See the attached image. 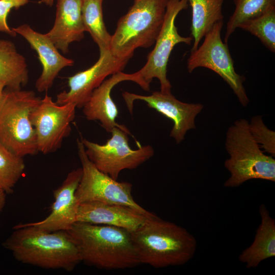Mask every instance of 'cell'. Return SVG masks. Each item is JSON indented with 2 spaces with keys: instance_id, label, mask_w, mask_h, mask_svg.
Returning a JSON list of instances; mask_svg holds the SVG:
<instances>
[{
  "instance_id": "6da1fadb",
  "label": "cell",
  "mask_w": 275,
  "mask_h": 275,
  "mask_svg": "<svg viewBox=\"0 0 275 275\" xmlns=\"http://www.w3.org/2000/svg\"><path fill=\"white\" fill-rule=\"evenodd\" d=\"M3 246L21 263L45 269L72 271L81 262L78 250L66 231H48L19 224Z\"/></svg>"
},
{
  "instance_id": "7a4b0ae2",
  "label": "cell",
  "mask_w": 275,
  "mask_h": 275,
  "mask_svg": "<svg viewBox=\"0 0 275 275\" xmlns=\"http://www.w3.org/2000/svg\"><path fill=\"white\" fill-rule=\"evenodd\" d=\"M81 261L106 270L124 269L140 264L131 232L118 227L75 222L66 231Z\"/></svg>"
},
{
  "instance_id": "3957f363",
  "label": "cell",
  "mask_w": 275,
  "mask_h": 275,
  "mask_svg": "<svg viewBox=\"0 0 275 275\" xmlns=\"http://www.w3.org/2000/svg\"><path fill=\"white\" fill-rule=\"evenodd\" d=\"M131 234L140 263L155 268L184 265L197 249L196 238L186 229L155 214Z\"/></svg>"
},
{
  "instance_id": "277c9868",
  "label": "cell",
  "mask_w": 275,
  "mask_h": 275,
  "mask_svg": "<svg viewBox=\"0 0 275 275\" xmlns=\"http://www.w3.org/2000/svg\"><path fill=\"white\" fill-rule=\"evenodd\" d=\"M225 146L230 158L225 161V167L231 174L224 183L225 187H238L254 179L275 181V159L261 150L246 120H236L229 127Z\"/></svg>"
},
{
  "instance_id": "5b68a950",
  "label": "cell",
  "mask_w": 275,
  "mask_h": 275,
  "mask_svg": "<svg viewBox=\"0 0 275 275\" xmlns=\"http://www.w3.org/2000/svg\"><path fill=\"white\" fill-rule=\"evenodd\" d=\"M169 1L135 0L118 22L112 35L111 52L129 60L136 48L153 45L162 28Z\"/></svg>"
},
{
  "instance_id": "8992f818",
  "label": "cell",
  "mask_w": 275,
  "mask_h": 275,
  "mask_svg": "<svg viewBox=\"0 0 275 275\" xmlns=\"http://www.w3.org/2000/svg\"><path fill=\"white\" fill-rule=\"evenodd\" d=\"M41 98L30 90H4L0 102V144L23 157L38 152L31 115Z\"/></svg>"
},
{
  "instance_id": "52a82bcc",
  "label": "cell",
  "mask_w": 275,
  "mask_h": 275,
  "mask_svg": "<svg viewBox=\"0 0 275 275\" xmlns=\"http://www.w3.org/2000/svg\"><path fill=\"white\" fill-rule=\"evenodd\" d=\"M188 0H169L167 6L163 23L155 42L153 50L147 56L145 65L136 73L141 82V87L145 91L150 90L151 82L157 78L160 84V91L171 93L172 86L167 78V65L171 53L174 46L183 43L190 45L191 36L179 35L175 25V20L180 11L188 7Z\"/></svg>"
},
{
  "instance_id": "ba28073f",
  "label": "cell",
  "mask_w": 275,
  "mask_h": 275,
  "mask_svg": "<svg viewBox=\"0 0 275 275\" xmlns=\"http://www.w3.org/2000/svg\"><path fill=\"white\" fill-rule=\"evenodd\" d=\"M76 143L82 171L75 192L79 204L94 201L123 205L147 216L154 214L146 210L134 201L131 194V183L118 182L100 171L87 156L81 139H77Z\"/></svg>"
},
{
  "instance_id": "9c48e42d",
  "label": "cell",
  "mask_w": 275,
  "mask_h": 275,
  "mask_svg": "<svg viewBox=\"0 0 275 275\" xmlns=\"http://www.w3.org/2000/svg\"><path fill=\"white\" fill-rule=\"evenodd\" d=\"M111 138L100 145L81 138L85 152L95 166L101 172L117 180L120 173L133 170L150 159L154 153L150 145L132 149L128 144V133L115 127L110 132Z\"/></svg>"
},
{
  "instance_id": "30bf717a",
  "label": "cell",
  "mask_w": 275,
  "mask_h": 275,
  "mask_svg": "<svg viewBox=\"0 0 275 275\" xmlns=\"http://www.w3.org/2000/svg\"><path fill=\"white\" fill-rule=\"evenodd\" d=\"M223 24V20L216 22L204 37L203 43L191 52L187 69L189 73L198 67L215 72L230 86L241 104L246 106L249 99L243 86L245 78L236 72L228 45L222 40Z\"/></svg>"
},
{
  "instance_id": "8fae6325",
  "label": "cell",
  "mask_w": 275,
  "mask_h": 275,
  "mask_svg": "<svg viewBox=\"0 0 275 275\" xmlns=\"http://www.w3.org/2000/svg\"><path fill=\"white\" fill-rule=\"evenodd\" d=\"M76 108L72 103L58 104L45 94L30 117L35 130L38 152L47 154L61 147L64 139L70 134Z\"/></svg>"
},
{
  "instance_id": "7c38bea8",
  "label": "cell",
  "mask_w": 275,
  "mask_h": 275,
  "mask_svg": "<svg viewBox=\"0 0 275 275\" xmlns=\"http://www.w3.org/2000/svg\"><path fill=\"white\" fill-rule=\"evenodd\" d=\"M128 61L116 57L109 49L100 52L98 61L93 66L68 78L69 89L58 94L56 102L61 105L72 103L77 108H82L105 78L122 71Z\"/></svg>"
},
{
  "instance_id": "4fadbf2b",
  "label": "cell",
  "mask_w": 275,
  "mask_h": 275,
  "mask_svg": "<svg viewBox=\"0 0 275 275\" xmlns=\"http://www.w3.org/2000/svg\"><path fill=\"white\" fill-rule=\"evenodd\" d=\"M122 96L131 114L133 102L140 100L145 101L149 107L172 120L174 124L170 136L177 144L184 139L187 131L196 128L195 118L204 107L200 103L183 102L177 99L171 93L161 91L153 92L151 95L146 96L124 92Z\"/></svg>"
},
{
  "instance_id": "5bb4252c",
  "label": "cell",
  "mask_w": 275,
  "mask_h": 275,
  "mask_svg": "<svg viewBox=\"0 0 275 275\" xmlns=\"http://www.w3.org/2000/svg\"><path fill=\"white\" fill-rule=\"evenodd\" d=\"M82 173L81 168L70 172L62 184L53 191L54 200L49 214L40 221L27 224L48 231L69 229L76 222L79 203L75 192Z\"/></svg>"
},
{
  "instance_id": "9a60e30c",
  "label": "cell",
  "mask_w": 275,
  "mask_h": 275,
  "mask_svg": "<svg viewBox=\"0 0 275 275\" xmlns=\"http://www.w3.org/2000/svg\"><path fill=\"white\" fill-rule=\"evenodd\" d=\"M126 80L135 82L141 86V82L136 72L128 74L121 71L112 75L93 91L90 99L82 107L86 118L89 121H99L107 132H111L113 128L117 127L131 135L126 126L116 122L118 109L111 96L114 87Z\"/></svg>"
},
{
  "instance_id": "2e32d148",
  "label": "cell",
  "mask_w": 275,
  "mask_h": 275,
  "mask_svg": "<svg viewBox=\"0 0 275 275\" xmlns=\"http://www.w3.org/2000/svg\"><path fill=\"white\" fill-rule=\"evenodd\" d=\"M12 29L22 36L38 54L42 66L41 74L35 84L38 92L47 91L52 87L55 78L62 69L73 65L74 61L61 54L46 34L34 31L27 24Z\"/></svg>"
},
{
  "instance_id": "e0dca14e",
  "label": "cell",
  "mask_w": 275,
  "mask_h": 275,
  "mask_svg": "<svg viewBox=\"0 0 275 275\" xmlns=\"http://www.w3.org/2000/svg\"><path fill=\"white\" fill-rule=\"evenodd\" d=\"M151 216L128 206L92 201L79 204L76 222L113 226L132 232Z\"/></svg>"
},
{
  "instance_id": "ac0fdd59",
  "label": "cell",
  "mask_w": 275,
  "mask_h": 275,
  "mask_svg": "<svg viewBox=\"0 0 275 275\" xmlns=\"http://www.w3.org/2000/svg\"><path fill=\"white\" fill-rule=\"evenodd\" d=\"M82 0H57L55 21L45 34L55 46L64 53L69 44L79 41L86 32L82 17Z\"/></svg>"
},
{
  "instance_id": "d6986e66",
  "label": "cell",
  "mask_w": 275,
  "mask_h": 275,
  "mask_svg": "<svg viewBox=\"0 0 275 275\" xmlns=\"http://www.w3.org/2000/svg\"><path fill=\"white\" fill-rule=\"evenodd\" d=\"M261 222L253 243L239 256L248 268L256 267L262 261L275 256V221L264 204L259 208Z\"/></svg>"
},
{
  "instance_id": "ffe728a7",
  "label": "cell",
  "mask_w": 275,
  "mask_h": 275,
  "mask_svg": "<svg viewBox=\"0 0 275 275\" xmlns=\"http://www.w3.org/2000/svg\"><path fill=\"white\" fill-rule=\"evenodd\" d=\"M29 80L25 58L11 41L0 39V81L6 88L20 90Z\"/></svg>"
},
{
  "instance_id": "44dd1931",
  "label": "cell",
  "mask_w": 275,
  "mask_h": 275,
  "mask_svg": "<svg viewBox=\"0 0 275 275\" xmlns=\"http://www.w3.org/2000/svg\"><path fill=\"white\" fill-rule=\"evenodd\" d=\"M225 0H188L191 8V37L196 50L202 39L217 22L223 20L222 6Z\"/></svg>"
},
{
  "instance_id": "7402d4cb",
  "label": "cell",
  "mask_w": 275,
  "mask_h": 275,
  "mask_svg": "<svg viewBox=\"0 0 275 275\" xmlns=\"http://www.w3.org/2000/svg\"><path fill=\"white\" fill-rule=\"evenodd\" d=\"M103 0H82V17L86 32L98 45L99 52L109 49L112 35L107 32L103 18Z\"/></svg>"
},
{
  "instance_id": "603a6c76",
  "label": "cell",
  "mask_w": 275,
  "mask_h": 275,
  "mask_svg": "<svg viewBox=\"0 0 275 275\" xmlns=\"http://www.w3.org/2000/svg\"><path fill=\"white\" fill-rule=\"evenodd\" d=\"M235 8L226 26L225 43L242 22L257 17L275 6V0H234Z\"/></svg>"
},
{
  "instance_id": "cb8c5ba5",
  "label": "cell",
  "mask_w": 275,
  "mask_h": 275,
  "mask_svg": "<svg viewBox=\"0 0 275 275\" xmlns=\"http://www.w3.org/2000/svg\"><path fill=\"white\" fill-rule=\"evenodd\" d=\"M238 28L250 32L270 51L275 52V6L260 16L242 22Z\"/></svg>"
},
{
  "instance_id": "d4e9b609",
  "label": "cell",
  "mask_w": 275,
  "mask_h": 275,
  "mask_svg": "<svg viewBox=\"0 0 275 275\" xmlns=\"http://www.w3.org/2000/svg\"><path fill=\"white\" fill-rule=\"evenodd\" d=\"M24 169L23 157L0 144V188L6 194L12 193Z\"/></svg>"
},
{
  "instance_id": "484cf974",
  "label": "cell",
  "mask_w": 275,
  "mask_h": 275,
  "mask_svg": "<svg viewBox=\"0 0 275 275\" xmlns=\"http://www.w3.org/2000/svg\"><path fill=\"white\" fill-rule=\"evenodd\" d=\"M249 128L253 138L261 148L274 157L275 132L269 129L260 116L252 118Z\"/></svg>"
},
{
  "instance_id": "4316f807",
  "label": "cell",
  "mask_w": 275,
  "mask_h": 275,
  "mask_svg": "<svg viewBox=\"0 0 275 275\" xmlns=\"http://www.w3.org/2000/svg\"><path fill=\"white\" fill-rule=\"evenodd\" d=\"M29 2V0H0V32L16 36L17 34L8 24V15L12 9L17 10Z\"/></svg>"
},
{
  "instance_id": "83f0119b",
  "label": "cell",
  "mask_w": 275,
  "mask_h": 275,
  "mask_svg": "<svg viewBox=\"0 0 275 275\" xmlns=\"http://www.w3.org/2000/svg\"><path fill=\"white\" fill-rule=\"evenodd\" d=\"M6 193L0 188V213L2 211L6 203Z\"/></svg>"
},
{
  "instance_id": "f1b7e54d",
  "label": "cell",
  "mask_w": 275,
  "mask_h": 275,
  "mask_svg": "<svg viewBox=\"0 0 275 275\" xmlns=\"http://www.w3.org/2000/svg\"><path fill=\"white\" fill-rule=\"evenodd\" d=\"M5 88H6V86L5 84L3 82L0 81V102L1 101V99L2 98L3 94V92Z\"/></svg>"
},
{
  "instance_id": "f546056e",
  "label": "cell",
  "mask_w": 275,
  "mask_h": 275,
  "mask_svg": "<svg viewBox=\"0 0 275 275\" xmlns=\"http://www.w3.org/2000/svg\"><path fill=\"white\" fill-rule=\"evenodd\" d=\"M41 3H45L46 5L52 6L54 2V0H41Z\"/></svg>"
}]
</instances>
